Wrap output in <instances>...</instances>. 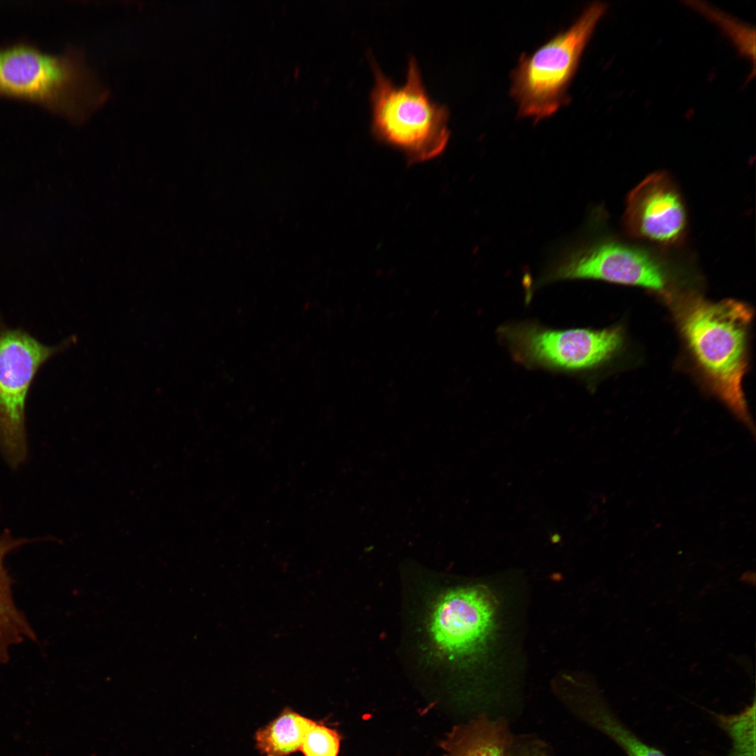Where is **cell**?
<instances>
[{
  "mask_svg": "<svg viewBox=\"0 0 756 756\" xmlns=\"http://www.w3.org/2000/svg\"><path fill=\"white\" fill-rule=\"evenodd\" d=\"M662 295L673 308L690 354L712 391L750 424L742 381L748 365L751 308L735 300L714 302L694 293L669 291Z\"/></svg>",
  "mask_w": 756,
  "mask_h": 756,
  "instance_id": "obj_1",
  "label": "cell"
},
{
  "mask_svg": "<svg viewBox=\"0 0 756 756\" xmlns=\"http://www.w3.org/2000/svg\"><path fill=\"white\" fill-rule=\"evenodd\" d=\"M0 95L37 103L81 123L106 102L108 91L78 48L52 54L22 41L0 47Z\"/></svg>",
  "mask_w": 756,
  "mask_h": 756,
  "instance_id": "obj_2",
  "label": "cell"
},
{
  "mask_svg": "<svg viewBox=\"0 0 756 756\" xmlns=\"http://www.w3.org/2000/svg\"><path fill=\"white\" fill-rule=\"evenodd\" d=\"M368 59L374 78L370 92L372 135L402 153L410 164L440 155L451 136L450 112L428 94L416 57H409L402 85L384 74L372 53Z\"/></svg>",
  "mask_w": 756,
  "mask_h": 756,
  "instance_id": "obj_3",
  "label": "cell"
},
{
  "mask_svg": "<svg viewBox=\"0 0 756 756\" xmlns=\"http://www.w3.org/2000/svg\"><path fill=\"white\" fill-rule=\"evenodd\" d=\"M607 8L604 3H592L568 29L520 57L510 88L519 116L537 122L570 102L568 91L582 55Z\"/></svg>",
  "mask_w": 756,
  "mask_h": 756,
  "instance_id": "obj_4",
  "label": "cell"
},
{
  "mask_svg": "<svg viewBox=\"0 0 756 756\" xmlns=\"http://www.w3.org/2000/svg\"><path fill=\"white\" fill-rule=\"evenodd\" d=\"M77 341L71 335L46 344L27 330L8 324L0 312V452L12 468L27 456L26 407L38 372Z\"/></svg>",
  "mask_w": 756,
  "mask_h": 756,
  "instance_id": "obj_5",
  "label": "cell"
},
{
  "mask_svg": "<svg viewBox=\"0 0 756 756\" xmlns=\"http://www.w3.org/2000/svg\"><path fill=\"white\" fill-rule=\"evenodd\" d=\"M565 246L550 261L535 287L563 280L594 279L668 292L669 274L649 251L587 232Z\"/></svg>",
  "mask_w": 756,
  "mask_h": 756,
  "instance_id": "obj_6",
  "label": "cell"
},
{
  "mask_svg": "<svg viewBox=\"0 0 756 756\" xmlns=\"http://www.w3.org/2000/svg\"><path fill=\"white\" fill-rule=\"evenodd\" d=\"M498 335L517 363L570 373L603 366L620 351L624 342L620 327L558 330L532 321L505 324Z\"/></svg>",
  "mask_w": 756,
  "mask_h": 756,
  "instance_id": "obj_7",
  "label": "cell"
},
{
  "mask_svg": "<svg viewBox=\"0 0 756 756\" xmlns=\"http://www.w3.org/2000/svg\"><path fill=\"white\" fill-rule=\"evenodd\" d=\"M496 606L492 593L483 586L456 588L442 595L428 622L436 652L451 661L475 651L491 628Z\"/></svg>",
  "mask_w": 756,
  "mask_h": 756,
  "instance_id": "obj_8",
  "label": "cell"
},
{
  "mask_svg": "<svg viewBox=\"0 0 756 756\" xmlns=\"http://www.w3.org/2000/svg\"><path fill=\"white\" fill-rule=\"evenodd\" d=\"M624 223L633 237L662 244L676 243L683 237L685 207L666 173L648 176L629 194Z\"/></svg>",
  "mask_w": 756,
  "mask_h": 756,
  "instance_id": "obj_9",
  "label": "cell"
},
{
  "mask_svg": "<svg viewBox=\"0 0 756 756\" xmlns=\"http://www.w3.org/2000/svg\"><path fill=\"white\" fill-rule=\"evenodd\" d=\"M32 541L25 538H16L7 529L0 536V664L8 662L9 650L13 646L27 640H36L34 630L14 602L13 580L4 565L9 553Z\"/></svg>",
  "mask_w": 756,
  "mask_h": 756,
  "instance_id": "obj_10",
  "label": "cell"
},
{
  "mask_svg": "<svg viewBox=\"0 0 756 756\" xmlns=\"http://www.w3.org/2000/svg\"><path fill=\"white\" fill-rule=\"evenodd\" d=\"M313 721L285 707L275 718L256 730L255 747L262 756H289L300 751Z\"/></svg>",
  "mask_w": 756,
  "mask_h": 756,
  "instance_id": "obj_11",
  "label": "cell"
},
{
  "mask_svg": "<svg viewBox=\"0 0 756 756\" xmlns=\"http://www.w3.org/2000/svg\"><path fill=\"white\" fill-rule=\"evenodd\" d=\"M445 745L446 756H505L503 739L486 724L461 728Z\"/></svg>",
  "mask_w": 756,
  "mask_h": 756,
  "instance_id": "obj_12",
  "label": "cell"
},
{
  "mask_svg": "<svg viewBox=\"0 0 756 756\" xmlns=\"http://www.w3.org/2000/svg\"><path fill=\"white\" fill-rule=\"evenodd\" d=\"M690 7L716 23L732 39L741 55L755 61V31L723 11L698 1L685 2Z\"/></svg>",
  "mask_w": 756,
  "mask_h": 756,
  "instance_id": "obj_13",
  "label": "cell"
},
{
  "mask_svg": "<svg viewBox=\"0 0 756 756\" xmlns=\"http://www.w3.org/2000/svg\"><path fill=\"white\" fill-rule=\"evenodd\" d=\"M587 716L596 727L614 740L627 756H665L642 742L606 709L593 708L587 711Z\"/></svg>",
  "mask_w": 756,
  "mask_h": 756,
  "instance_id": "obj_14",
  "label": "cell"
},
{
  "mask_svg": "<svg viewBox=\"0 0 756 756\" xmlns=\"http://www.w3.org/2000/svg\"><path fill=\"white\" fill-rule=\"evenodd\" d=\"M732 741L729 756H755V704L733 715H718Z\"/></svg>",
  "mask_w": 756,
  "mask_h": 756,
  "instance_id": "obj_15",
  "label": "cell"
},
{
  "mask_svg": "<svg viewBox=\"0 0 756 756\" xmlns=\"http://www.w3.org/2000/svg\"><path fill=\"white\" fill-rule=\"evenodd\" d=\"M341 736L336 729L314 720L300 752L304 756H337Z\"/></svg>",
  "mask_w": 756,
  "mask_h": 756,
  "instance_id": "obj_16",
  "label": "cell"
}]
</instances>
